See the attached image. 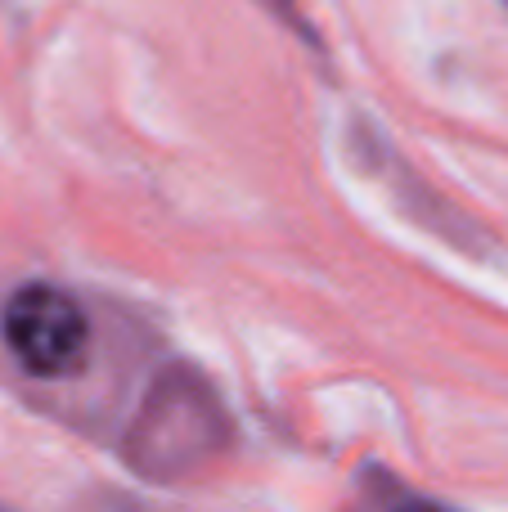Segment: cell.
<instances>
[{"label": "cell", "instance_id": "1", "mask_svg": "<svg viewBox=\"0 0 508 512\" xmlns=\"http://www.w3.org/2000/svg\"><path fill=\"white\" fill-rule=\"evenodd\" d=\"M225 445H230V414L216 387L198 369L171 364L144 391L122 436V459L135 477L153 486H180L198 477Z\"/></svg>", "mask_w": 508, "mask_h": 512}, {"label": "cell", "instance_id": "2", "mask_svg": "<svg viewBox=\"0 0 508 512\" xmlns=\"http://www.w3.org/2000/svg\"><path fill=\"white\" fill-rule=\"evenodd\" d=\"M5 342L14 360L36 378H68L86 364L90 351V319L54 283H27L5 301Z\"/></svg>", "mask_w": 508, "mask_h": 512}, {"label": "cell", "instance_id": "3", "mask_svg": "<svg viewBox=\"0 0 508 512\" xmlns=\"http://www.w3.org/2000/svg\"><path fill=\"white\" fill-rule=\"evenodd\" d=\"M266 5H275V9H284V14H288V9H293L297 0H266Z\"/></svg>", "mask_w": 508, "mask_h": 512}, {"label": "cell", "instance_id": "4", "mask_svg": "<svg viewBox=\"0 0 508 512\" xmlns=\"http://www.w3.org/2000/svg\"><path fill=\"white\" fill-rule=\"evenodd\" d=\"M414 512H432V508H414Z\"/></svg>", "mask_w": 508, "mask_h": 512}, {"label": "cell", "instance_id": "5", "mask_svg": "<svg viewBox=\"0 0 508 512\" xmlns=\"http://www.w3.org/2000/svg\"><path fill=\"white\" fill-rule=\"evenodd\" d=\"M0 512H5V508H0Z\"/></svg>", "mask_w": 508, "mask_h": 512}]
</instances>
